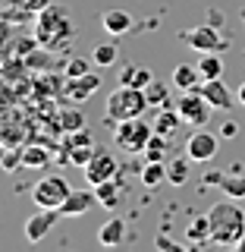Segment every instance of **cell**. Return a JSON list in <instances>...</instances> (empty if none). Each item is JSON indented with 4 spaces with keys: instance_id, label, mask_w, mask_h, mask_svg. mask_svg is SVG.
I'll list each match as a JSON object with an SVG mask.
<instances>
[{
    "instance_id": "6da1fadb",
    "label": "cell",
    "mask_w": 245,
    "mask_h": 252,
    "mask_svg": "<svg viewBox=\"0 0 245 252\" xmlns=\"http://www.w3.org/2000/svg\"><path fill=\"white\" fill-rule=\"evenodd\" d=\"M208 218H211V240L217 246L236 249V243L245 236V208H239V199L226 195L223 202H217L208 211Z\"/></svg>"
},
{
    "instance_id": "7a4b0ae2",
    "label": "cell",
    "mask_w": 245,
    "mask_h": 252,
    "mask_svg": "<svg viewBox=\"0 0 245 252\" xmlns=\"http://www.w3.org/2000/svg\"><path fill=\"white\" fill-rule=\"evenodd\" d=\"M76 35V26H73V13L60 3H51L38 13V22H35V38L38 44L44 47H60L66 44L69 38Z\"/></svg>"
},
{
    "instance_id": "3957f363",
    "label": "cell",
    "mask_w": 245,
    "mask_h": 252,
    "mask_svg": "<svg viewBox=\"0 0 245 252\" xmlns=\"http://www.w3.org/2000/svg\"><path fill=\"white\" fill-rule=\"evenodd\" d=\"M148 110V98L145 89H132V85H120L107 94V110H104V120L113 129L116 123L132 120V117H141Z\"/></svg>"
},
{
    "instance_id": "277c9868",
    "label": "cell",
    "mask_w": 245,
    "mask_h": 252,
    "mask_svg": "<svg viewBox=\"0 0 245 252\" xmlns=\"http://www.w3.org/2000/svg\"><path fill=\"white\" fill-rule=\"evenodd\" d=\"M154 136V123H145L141 117H132V120H123L113 126V142L116 148H123V152H145L148 139Z\"/></svg>"
},
{
    "instance_id": "5b68a950",
    "label": "cell",
    "mask_w": 245,
    "mask_h": 252,
    "mask_svg": "<svg viewBox=\"0 0 245 252\" xmlns=\"http://www.w3.org/2000/svg\"><path fill=\"white\" fill-rule=\"evenodd\" d=\"M69 183H66V177H41L35 183V189H31V202L38 205V208H57L60 211V205L69 199Z\"/></svg>"
},
{
    "instance_id": "8992f818",
    "label": "cell",
    "mask_w": 245,
    "mask_h": 252,
    "mask_svg": "<svg viewBox=\"0 0 245 252\" xmlns=\"http://www.w3.org/2000/svg\"><path fill=\"white\" fill-rule=\"evenodd\" d=\"M176 110L183 114V123L189 126H204L211 120V101L204 98V94L198 89H192V92H183V98L176 101Z\"/></svg>"
},
{
    "instance_id": "52a82bcc",
    "label": "cell",
    "mask_w": 245,
    "mask_h": 252,
    "mask_svg": "<svg viewBox=\"0 0 245 252\" xmlns=\"http://www.w3.org/2000/svg\"><path fill=\"white\" fill-rule=\"evenodd\" d=\"M85 180H88L91 186L98 183H107V180L116 177V170H120V164H116L113 152H107V148H94V155L88 158V164H85Z\"/></svg>"
},
{
    "instance_id": "ba28073f",
    "label": "cell",
    "mask_w": 245,
    "mask_h": 252,
    "mask_svg": "<svg viewBox=\"0 0 245 252\" xmlns=\"http://www.w3.org/2000/svg\"><path fill=\"white\" fill-rule=\"evenodd\" d=\"M94 139L91 132L85 129H76V132H66V142H63V152H66V164H76V167H85L88 164V158L94 155Z\"/></svg>"
},
{
    "instance_id": "9c48e42d",
    "label": "cell",
    "mask_w": 245,
    "mask_h": 252,
    "mask_svg": "<svg viewBox=\"0 0 245 252\" xmlns=\"http://www.w3.org/2000/svg\"><path fill=\"white\" fill-rule=\"evenodd\" d=\"M183 41L192 47V51H198V54H208V51H217V54H220V51H226V41L220 38L217 26H211V22L183 32Z\"/></svg>"
},
{
    "instance_id": "30bf717a",
    "label": "cell",
    "mask_w": 245,
    "mask_h": 252,
    "mask_svg": "<svg viewBox=\"0 0 245 252\" xmlns=\"http://www.w3.org/2000/svg\"><path fill=\"white\" fill-rule=\"evenodd\" d=\"M214 155H217V136H214V132L195 129L192 136L186 139V158H189V161L204 164V161H211Z\"/></svg>"
},
{
    "instance_id": "8fae6325",
    "label": "cell",
    "mask_w": 245,
    "mask_h": 252,
    "mask_svg": "<svg viewBox=\"0 0 245 252\" xmlns=\"http://www.w3.org/2000/svg\"><path fill=\"white\" fill-rule=\"evenodd\" d=\"M57 218H60L57 208H38L35 215L26 220V240L28 243H41L44 236L51 233V227L57 224Z\"/></svg>"
},
{
    "instance_id": "7c38bea8",
    "label": "cell",
    "mask_w": 245,
    "mask_h": 252,
    "mask_svg": "<svg viewBox=\"0 0 245 252\" xmlns=\"http://www.w3.org/2000/svg\"><path fill=\"white\" fill-rule=\"evenodd\" d=\"M198 92L211 101V107H214V110H230L233 107V92L223 85V79H201Z\"/></svg>"
},
{
    "instance_id": "4fadbf2b",
    "label": "cell",
    "mask_w": 245,
    "mask_h": 252,
    "mask_svg": "<svg viewBox=\"0 0 245 252\" xmlns=\"http://www.w3.org/2000/svg\"><path fill=\"white\" fill-rule=\"evenodd\" d=\"M98 85H101V79L94 76V73H85V76H69V82H66V98L73 101V104H79V101H85L88 94L98 92Z\"/></svg>"
},
{
    "instance_id": "5bb4252c",
    "label": "cell",
    "mask_w": 245,
    "mask_h": 252,
    "mask_svg": "<svg viewBox=\"0 0 245 252\" xmlns=\"http://www.w3.org/2000/svg\"><path fill=\"white\" fill-rule=\"evenodd\" d=\"M91 205H98V195L88 192V189H76V192H69V199L60 205V215L63 218H79V215H85Z\"/></svg>"
},
{
    "instance_id": "9a60e30c",
    "label": "cell",
    "mask_w": 245,
    "mask_h": 252,
    "mask_svg": "<svg viewBox=\"0 0 245 252\" xmlns=\"http://www.w3.org/2000/svg\"><path fill=\"white\" fill-rule=\"evenodd\" d=\"M208 180L223 195H230V199H239V202L245 199V177H242V173H236V177H233V173H208Z\"/></svg>"
},
{
    "instance_id": "2e32d148",
    "label": "cell",
    "mask_w": 245,
    "mask_h": 252,
    "mask_svg": "<svg viewBox=\"0 0 245 252\" xmlns=\"http://www.w3.org/2000/svg\"><path fill=\"white\" fill-rule=\"evenodd\" d=\"M101 26L107 29V35H126V32H132L136 19H132L126 10H107L101 16Z\"/></svg>"
},
{
    "instance_id": "e0dca14e",
    "label": "cell",
    "mask_w": 245,
    "mask_h": 252,
    "mask_svg": "<svg viewBox=\"0 0 245 252\" xmlns=\"http://www.w3.org/2000/svg\"><path fill=\"white\" fill-rule=\"evenodd\" d=\"M201 69L198 66H189V63H179L176 69H173V85H176L179 92H192L201 85Z\"/></svg>"
},
{
    "instance_id": "ac0fdd59",
    "label": "cell",
    "mask_w": 245,
    "mask_h": 252,
    "mask_svg": "<svg viewBox=\"0 0 245 252\" xmlns=\"http://www.w3.org/2000/svg\"><path fill=\"white\" fill-rule=\"evenodd\" d=\"M186 240L192 243V246H208V243H214V240H211V218L208 215L195 218L192 224L186 227Z\"/></svg>"
},
{
    "instance_id": "d6986e66",
    "label": "cell",
    "mask_w": 245,
    "mask_h": 252,
    "mask_svg": "<svg viewBox=\"0 0 245 252\" xmlns=\"http://www.w3.org/2000/svg\"><path fill=\"white\" fill-rule=\"evenodd\" d=\"M151 69L141 66V63H129V66H123L120 73V85H132V89H145L148 82H151Z\"/></svg>"
},
{
    "instance_id": "ffe728a7",
    "label": "cell",
    "mask_w": 245,
    "mask_h": 252,
    "mask_svg": "<svg viewBox=\"0 0 245 252\" xmlns=\"http://www.w3.org/2000/svg\"><path fill=\"white\" fill-rule=\"evenodd\" d=\"M94 195H98V205H104V208H116L120 205V195H123V183L120 180H107V183H98L94 186Z\"/></svg>"
},
{
    "instance_id": "44dd1931",
    "label": "cell",
    "mask_w": 245,
    "mask_h": 252,
    "mask_svg": "<svg viewBox=\"0 0 245 252\" xmlns=\"http://www.w3.org/2000/svg\"><path fill=\"white\" fill-rule=\"evenodd\" d=\"M98 240H101V246H120V243L126 240V220L123 218H110L107 224L101 227Z\"/></svg>"
},
{
    "instance_id": "7402d4cb",
    "label": "cell",
    "mask_w": 245,
    "mask_h": 252,
    "mask_svg": "<svg viewBox=\"0 0 245 252\" xmlns=\"http://www.w3.org/2000/svg\"><path fill=\"white\" fill-rule=\"evenodd\" d=\"M179 123H183V114H179L176 107H161V114H157V120H154V132L173 136V132L179 129Z\"/></svg>"
},
{
    "instance_id": "603a6c76",
    "label": "cell",
    "mask_w": 245,
    "mask_h": 252,
    "mask_svg": "<svg viewBox=\"0 0 245 252\" xmlns=\"http://www.w3.org/2000/svg\"><path fill=\"white\" fill-rule=\"evenodd\" d=\"M51 164V152L44 145H22V167H35L41 170Z\"/></svg>"
},
{
    "instance_id": "cb8c5ba5",
    "label": "cell",
    "mask_w": 245,
    "mask_h": 252,
    "mask_svg": "<svg viewBox=\"0 0 245 252\" xmlns=\"http://www.w3.org/2000/svg\"><path fill=\"white\" fill-rule=\"evenodd\" d=\"M198 69H201L204 79H220L223 76V60H220L217 51H208V54L198 57Z\"/></svg>"
},
{
    "instance_id": "d4e9b609",
    "label": "cell",
    "mask_w": 245,
    "mask_h": 252,
    "mask_svg": "<svg viewBox=\"0 0 245 252\" xmlns=\"http://www.w3.org/2000/svg\"><path fill=\"white\" fill-rule=\"evenodd\" d=\"M57 123H60L63 132H76V129H82V126H85V117H82V110H79V107H63L60 114H57Z\"/></svg>"
},
{
    "instance_id": "484cf974",
    "label": "cell",
    "mask_w": 245,
    "mask_h": 252,
    "mask_svg": "<svg viewBox=\"0 0 245 252\" xmlns=\"http://www.w3.org/2000/svg\"><path fill=\"white\" fill-rule=\"evenodd\" d=\"M167 177H170V170L163 167V161H148L145 170H141V183L145 186H161Z\"/></svg>"
},
{
    "instance_id": "4316f807",
    "label": "cell",
    "mask_w": 245,
    "mask_h": 252,
    "mask_svg": "<svg viewBox=\"0 0 245 252\" xmlns=\"http://www.w3.org/2000/svg\"><path fill=\"white\" fill-rule=\"evenodd\" d=\"M145 98H148V107H154V110L157 107H167V85L151 79V82L145 85Z\"/></svg>"
},
{
    "instance_id": "83f0119b",
    "label": "cell",
    "mask_w": 245,
    "mask_h": 252,
    "mask_svg": "<svg viewBox=\"0 0 245 252\" xmlns=\"http://www.w3.org/2000/svg\"><path fill=\"white\" fill-rule=\"evenodd\" d=\"M167 139L170 136H161V132H154V136L148 139V145H145L148 161H163V155H167Z\"/></svg>"
},
{
    "instance_id": "f1b7e54d",
    "label": "cell",
    "mask_w": 245,
    "mask_h": 252,
    "mask_svg": "<svg viewBox=\"0 0 245 252\" xmlns=\"http://www.w3.org/2000/svg\"><path fill=\"white\" fill-rule=\"evenodd\" d=\"M116 60V44H98L91 54V63L94 66H110Z\"/></svg>"
},
{
    "instance_id": "f546056e",
    "label": "cell",
    "mask_w": 245,
    "mask_h": 252,
    "mask_svg": "<svg viewBox=\"0 0 245 252\" xmlns=\"http://www.w3.org/2000/svg\"><path fill=\"white\" fill-rule=\"evenodd\" d=\"M167 170H170V177H167V180H170L173 186H183L186 180H189V164H186V161H173Z\"/></svg>"
},
{
    "instance_id": "4dcf8cb0",
    "label": "cell",
    "mask_w": 245,
    "mask_h": 252,
    "mask_svg": "<svg viewBox=\"0 0 245 252\" xmlns=\"http://www.w3.org/2000/svg\"><path fill=\"white\" fill-rule=\"evenodd\" d=\"M88 73V60H73L66 66V76H85Z\"/></svg>"
},
{
    "instance_id": "1f68e13d",
    "label": "cell",
    "mask_w": 245,
    "mask_h": 252,
    "mask_svg": "<svg viewBox=\"0 0 245 252\" xmlns=\"http://www.w3.org/2000/svg\"><path fill=\"white\" fill-rule=\"evenodd\" d=\"M22 10H31V13H41L44 6H51V0H19Z\"/></svg>"
},
{
    "instance_id": "d6a6232c",
    "label": "cell",
    "mask_w": 245,
    "mask_h": 252,
    "mask_svg": "<svg viewBox=\"0 0 245 252\" xmlns=\"http://www.w3.org/2000/svg\"><path fill=\"white\" fill-rule=\"evenodd\" d=\"M154 246H157V249H179V243H173L167 233H161V236L154 240Z\"/></svg>"
},
{
    "instance_id": "836d02e7",
    "label": "cell",
    "mask_w": 245,
    "mask_h": 252,
    "mask_svg": "<svg viewBox=\"0 0 245 252\" xmlns=\"http://www.w3.org/2000/svg\"><path fill=\"white\" fill-rule=\"evenodd\" d=\"M208 22H211V26H220V22H223V16H220V10H211Z\"/></svg>"
},
{
    "instance_id": "e575fe53",
    "label": "cell",
    "mask_w": 245,
    "mask_h": 252,
    "mask_svg": "<svg viewBox=\"0 0 245 252\" xmlns=\"http://www.w3.org/2000/svg\"><path fill=\"white\" fill-rule=\"evenodd\" d=\"M236 101H239V104H242V107H245V82H242V85H239V92H236Z\"/></svg>"
},
{
    "instance_id": "d590c367",
    "label": "cell",
    "mask_w": 245,
    "mask_h": 252,
    "mask_svg": "<svg viewBox=\"0 0 245 252\" xmlns=\"http://www.w3.org/2000/svg\"><path fill=\"white\" fill-rule=\"evenodd\" d=\"M236 249H239V252H245V236H242L239 243H236Z\"/></svg>"
},
{
    "instance_id": "8d00e7d4",
    "label": "cell",
    "mask_w": 245,
    "mask_h": 252,
    "mask_svg": "<svg viewBox=\"0 0 245 252\" xmlns=\"http://www.w3.org/2000/svg\"><path fill=\"white\" fill-rule=\"evenodd\" d=\"M242 22H245V10H242Z\"/></svg>"
}]
</instances>
